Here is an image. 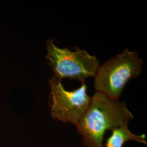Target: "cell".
<instances>
[{
    "mask_svg": "<svg viewBox=\"0 0 147 147\" xmlns=\"http://www.w3.org/2000/svg\"><path fill=\"white\" fill-rule=\"evenodd\" d=\"M132 119L124 102L96 92L76 125V130L82 136L84 147H104V135L107 130L128 125Z\"/></svg>",
    "mask_w": 147,
    "mask_h": 147,
    "instance_id": "obj_1",
    "label": "cell"
},
{
    "mask_svg": "<svg viewBox=\"0 0 147 147\" xmlns=\"http://www.w3.org/2000/svg\"><path fill=\"white\" fill-rule=\"evenodd\" d=\"M112 134L107 140L106 147H123L128 141H135L147 144L146 135H136L132 134L128 128V125L119 126L112 129Z\"/></svg>",
    "mask_w": 147,
    "mask_h": 147,
    "instance_id": "obj_5",
    "label": "cell"
},
{
    "mask_svg": "<svg viewBox=\"0 0 147 147\" xmlns=\"http://www.w3.org/2000/svg\"><path fill=\"white\" fill-rule=\"evenodd\" d=\"M61 80L53 76L49 80L50 110L53 118L76 125L89 105L91 98L87 94L84 82L78 89L68 91Z\"/></svg>",
    "mask_w": 147,
    "mask_h": 147,
    "instance_id": "obj_4",
    "label": "cell"
},
{
    "mask_svg": "<svg viewBox=\"0 0 147 147\" xmlns=\"http://www.w3.org/2000/svg\"><path fill=\"white\" fill-rule=\"evenodd\" d=\"M143 61L136 51L124 49L122 53L106 61L99 67L94 76L96 92L119 100L127 83L142 71Z\"/></svg>",
    "mask_w": 147,
    "mask_h": 147,
    "instance_id": "obj_2",
    "label": "cell"
},
{
    "mask_svg": "<svg viewBox=\"0 0 147 147\" xmlns=\"http://www.w3.org/2000/svg\"><path fill=\"white\" fill-rule=\"evenodd\" d=\"M47 55L54 76L59 79H74L84 82L89 77H94L100 67V62L95 56L85 50L76 47L75 51L57 47L52 39L47 43Z\"/></svg>",
    "mask_w": 147,
    "mask_h": 147,
    "instance_id": "obj_3",
    "label": "cell"
}]
</instances>
